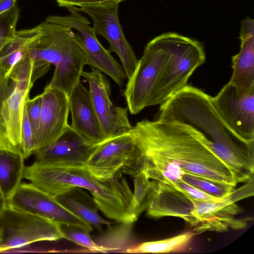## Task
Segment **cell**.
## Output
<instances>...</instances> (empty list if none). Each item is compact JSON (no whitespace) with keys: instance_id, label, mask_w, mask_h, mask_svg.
<instances>
[{"instance_id":"obj_8","label":"cell","mask_w":254,"mask_h":254,"mask_svg":"<svg viewBox=\"0 0 254 254\" xmlns=\"http://www.w3.org/2000/svg\"><path fill=\"white\" fill-rule=\"evenodd\" d=\"M0 253L35 242L64 239L61 224L8 205L0 215Z\"/></svg>"},{"instance_id":"obj_29","label":"cell","mask_w":254,"mask_h":254,"mask_svg":"<svg viewBox=\"0 0 254 254\" xmlns=\"http://www.w3.org/2000/svg\"><path fill=\"white\" fill-rule=\"evenodd\" d=\"M26 102V100L24 106L21 127L22 153L25 159L34 154V134L28 117Z\"/></svg>"},{"instance_id":"obj_1","label":"cell","mask_w":254,"mask_h":254,"mask_svg":"<svg viewBox=\"0 0 254 254\" xmlns=\"http://www.w3.org/2000/svg\"><path fill=\"white\" fill-rule=\"evenodd\" d=\"M130 133L138 149L140 170L149 179L172 186L189 174L237 184L227 166L187 125L144 119Z\"/></svg>"},{"instance_id":"obj_4","label":"cell","mask_w":254,"mask_h":254,"mask_svg":"<svg viewBox=\"0 0 254 254\" xmlns=\"http://www.w3.org/2000/svg\"><path fill=\"white\" fill-rule=\"evenodd\" d=\"M28 47V56L55 66L47 86L69 94L80 80L87 56L76 32L65 25L45 20Z\"/></svg>"},{"instance_id":"obj_16","label":"cell","mask_w":254,"mask_h":254,"mask_svg":"<svg viewBox=\"0 0 254 254\" xmlns=\"http://www.w3.org/2000/svg\"><path fill=\"white\" fill-rule=\"evenodd\" d=\"M97 144L69 125L58 139L34 154L35 161L62 166H85Z\"/></svg>"},{"instance_id":"obj_34","label":"cell","mask_w":254,"mask_h":254,"mask_svg":"<svg viewBox=\"0 0 254 254\" xmlns=\"http://www.w3.org/2000/svg\"><path fill=\"white\" fill-rule=\"evenodd\" d=\"M7 206V201L3 197L0 189V215Z\"/></svg>"},{"instance_id":"obj_30","label":"cell","mask_w":254,"mask_h":254,"mask_svg":"<svg viewBox=\"0 0 254 254\" xmlns=\"http://www.w3.org/2000/svg\"><path fill=\"white\" fill-rule=\"evenodd\" d=\"M42 106L41 95L39 94L30 99L28 96L26 102L28 117L33 131L34 136L36 133L40 122Z\"/></svg>"},{"instance_id":"obj_23","label":"cell","mask_w":254,"mask_h":254,"mask_svg":"<svg viewBox=\"0 0 254 254\" xmlns=\"http://www.w3.org/2000/svg\"><path fill=\"white\" fill-rule=\"evenodd\" d=\"M193 234L186 232L165 240L142 243L136 246L128 248L129 253H168L175 251L185 246L190 240Z\"/></svg>"},{"instance_id":"obj_3","label":"cell","mask_w":254,"mask_h":254,"mask_svg":"<svg viewBox=\"0 0 254 254\" xmlns=\"http://www.w3.org/2000/svg\"><path fill=\"white\" fill-rule=\"evenodd\" d=\"M211 97L200 89L187 85L160 104L156 120L190 127L217 157L240 153L254 144L231 129L215 109Z\"/></svg>"},{"instance_id":"obj_26","label":"cell","mask_w":254,"mask_h":254,"mask_svg":"<svg viewBox=\"0 0 254 254\" xmlns=\"http://www.w3.org/2000/svg\"><path fill=\"white\" fill-rule=\"evenodd\" d=\"M64 239L84 248L92 252L106 253L108 249L95 242L89 235L90 232L82 228L71 225H62Z\"/></svg>"},{"instance_id":"obj_11","label":"cell","mask_w":254,"mask_h":254,"mask_svg":"<svg viewBox=\"0 0 254 254\" xmlns=\"http://www.w3.org/2000/svg\"><path fill=\"white\" fill-rule=\"evenodd\" d=\"M81 76L88 84L94 110L107 139L130 132L133 127L128 118V109L114 105L105 76L94 68L90 71H83Z\"/></svg>"},{"instance_id":"obj_19","label":"cell","mask_w":254,"mask_h":254,"mask_svg":"<svg viewBox=\"0 0 254 254\" xmlns=\"http://www.w3.org/2000/svg\"><path fill=\"white\" fill-rule=\"evenodd\" d=\"M240 50L232 57L233 74L229 82L241 94L254 90V20L249 17L241 24Z\"/></svg>"},{"instance_id":"obj_12","label":"cell","mask_w":254,"mask_h":254,"mask_svg":"<svg viewBox=\"0 0 254 254\" xmlns=\"http://www.w3.org/2000/svg\"><path fill=\"white\" fill-rule=\"evenodd\" d=\"M119 5V3H112L83 6L79 9L92 19L96 35L103 36L108 41L110 45L109 51L118 55L128 79L133 73L138 60L123 33L118 16Z\"/></svg>"},{"instance_id":"obj_7","label":"cell","mask_w":254,"mask_h":254,"mask_svg":"<svg viewBox=\"0 0 254 254\" xmlns=\"http://www.w3.org/2000/svg\"><path fill=\"white\" fill-rule=\"evenodd\" d=\"M205 61L199 41L170 32V55L155 87L150 106L161 104L187 85L195 70Z\"/></svg>"},{"instance_id":"obj_32","label":"cell","mask_w":254,"mask_h":254,"mask_svg":"<svg viewBox=\"0 0 254 254\" xmlns=\"http://www.w3.org/2000/svg\"><path fill=\"white\" fill-rule=\"evenodd\" d=\"M59 6L67 7L69 6L101 5L112 3H118L126 0H56Z\"/></svg>"},{"instance_id":"obj_15","label":"cell","mask_w":254,"mask_h":254,"mask_svg":"<svg viewBox=\"0 0 254 254\" xmlns=\"http://www.w3.org/2000/svg\"><path fill=\"white\" fill-rule=\"evenodd\" d=\"M41 95L40 119L34 136V154L58 139L69 126L68 94L46 86Z\"/></svg>"},{"instance_id":"obj_14","label":"cell","mask_w":254,"mask_h":254,"mask_svg":"<svg viewBox=\"0 0 254 254\" xmlns=\"http://www.w3.org/2000/svg\"><path fill=\"white\" fill-rule=\"evenodd\" d=\"M137 151L130 132L108 138L97 145L85 166L94 176L109 180L133 162Z\"/></svg>"},{"instance_id":"obj_21","label":"cell","mask_w":254,"mask_h":254,"mask_svg":"<svg viewBox=\"0 0 254 254\" xmlns=\"http://www.w3.org/2000/svg\"><path fill=\"white\" fill-rule=\"evenodd\" d=\"M25 159L20 153L0 149V189L7 201L21 184Z\"/></svg>"},{"instance_id":"obj_20","label":"cell","mask_w":254,"mask_h":254,"mask_svg":"<svg viewBox=\"0 0 254 254\" xmlns=\"http://www.w3.org/2000/svg\"><path fill=\"white\" fill-rule=\"evenodd\" d=\"M254 193L253 180L221 198L207 200L190 198L193 205L192 215L197 219L198 224L215 217L233 216L240 211L236 202L253 196Z\"/></svg>"},{"instance_id":"obj_9","label":"cell","mask_w":254,"mask_h":254,"mask_svg":"<svg viewBox=\"0 0 254 254\" xmlns=\"http://www.w3.org/2000/svg\"><path fill=\"white\" fill-rule=\"evenodd\" d=\"M69 14L66 16L51 15L46 20L65 25L74 29L78 40L87 56V64L109 76L117 84L122 86L127 78L122 65L115 59L109 50L98 41L94 29L88 19L83 16L79 8L66 7Z\"/></svg>"},{"instance_id":"obj_24","label":"cell","mask_w":254,"mask_h":254,"mask_svg":"<svg viewBox=\"0 0 254 254\" xmlns=\"http://www.w3.org/2000/svg\"><path fill=\"white\" fill-rule=\"evenodd\" d=\"M65 207L91 226L101 230L102 225L111 223L100 216L92 207L69 196L68 193L56 197Z\"/></svg>"},{"instance_id":"obj_22","label":"cell","mask_w":254,"mask_h":254,"mask_svg":"<svg viewBox=\"0 0 254 254\" xmlns=\"http://www.w3.org/2000/svg\"><path fill=\"white\" fill-rule=\"evenodd\" d=\"M38 33V27L16 31L14 38L0 50V68L8 71L15 64L28 56V47Z\"/></svg>"},{"instance_id":"obj_17","label":"cell","mask_w":254,"mask_h":254,"mask_svg":"<svg viewBox=\"0 0 254 254\" xmlns=\"http://www.w3.org/2000/svg\"><path fill=\"white\" fill-rule=\"evenodd\" d=\"M146 210L150 217L176 216L194 227L198 224L192 215L193 205L191 199L174 187L156 180L151 181Z\"/></svg>"},{"instance_id":"obj_31","label":"cell","mask_w":254,"mask_h":254,"mask_svg":"<svg viewBox=\"0 0 254 254\" xmlns=\"http://www.w3.org/2000/svg\"><path fill=\"white\" fill-rule=\"evenodd\" d=\"M172 186L180 191L189 198L197 200H207L216 198L184 182L182 180L174 183Z\"/></svg>"},{"instance_id":"obj_35","label":"cell","mask_w":254,"mask_h":254,"mask_svg":"<svg viewBox=\"0 0 254 254\" xmlns=\"http://www.w3.org/2000/svg\"><path fill=\"white\" fill-rule=\"evenodd\" d=\"M0 240H1V237H0Z\"/></svg>"},{"instance_id":"obj_10","label":"cell","mask_w":254,"mask_h":254,"mask_svg":"<svg viewBox=\"0 0 254 254\" xmlns=\"http://www.w3.org/2000/svg\"><path fill=\"white\" fill-rule=\"evenodd\" d=\"M7 205L61 225L78 226L89 232L92 230V226L67 209L55 196L31 183H21L7 200Z\"/></svg>"},{"instance_id":"obj_33","label":"cell","mask_w":254,"mask_h":254,"mask_svg":"<svg viewBox=\"0 0 254 254\" xmlns=\"http://www.w3.org/2000/svg\"><path fill=\"white\" fill-rule=\"evenodd\" d=\"M16 0H0V14L10 9L15 5Z\"/></svg>"},{"instance_id":"obj_25","label":"cell","mask_w":254,"mask_h":254,"mask_svg":"<svg viewBox=\"0 0 254 254\" xmlns=\"http://www.w3.org/2000/svg\"><path fill=\"white\" fill-rule=\"evenodd\" d=\"M181 180L216 198H222L235 190V186L229 184L192 175L184 174Z\"/></svg>"},{"instance_id":"obj_13","label":"cell","mask_w":254,"mask_h":254,"mask_svg":"<svg viewBox=\"0 0 254 254\" xmlns=\"http://www.w3.org/2000/svg\"><path fill=\"white\" fill-rule=\"evenodd\" d=\"M211 99L231 129L245 141L254 143V90L241 94L228 82Z\"/></svg>"},{"instance_id":"obj_2","label":"cell","mask_w":254,"mask_h":254,"mask_svg":"<svg viewBox=\"0 0 254 254\" xmlns=\"http://www.w3.org/2000/svg\"><path fill=\"white\" fill-rule=\"evenodd\" d=\"M24 178L55 197L66 194L76 188L87 190L97 207L107 217L122 223H132L139 215L133 193L120 172L110 179L103 180L92 175L85 166H62L34 161L25 166Z\"/></svg>"},{"instance_id":"obj_28","label":"cell","mask_w":254,"mask_h":254,"mask_svg":"<svg viewBox=\"0 0 254 254\" xmlns=\"http://www.w3.org/2000/svg\"><path fill=\"white\" fill-rule=\"evenodd\" d=\"M246 224L245 222L234 219L233 216L215 217L201 222L195 227L194 230L197 232L223 231L229 228L242 229L245 227Z\"/></svg>"},{"instance_id":"obj_6","label":"cell","mask_w":254,"mask_h":254,"mask_svg":"<svg viewBox=\"0 0 254 254\" xmlns=\"http://www.w3.org/2000/svg\"><path fill=\"white\" fill-rule=\"evenodd\" d=\"M170 55V32L156 36L144 48L123 92L130 114L150 106L157 83Z\"/></svg>"},{"instance_id":"obj_5","label":"cell","mask_w":254,"mask_h":254,"mask_svg":"<svg viewBox=\"0 0 254 254\" xmlns=\"http://www.w3.org/2000/svg\"><path fill=\"white\" fill-rule=\"evenodd\" d=\"M51 65L28 56L8 71L0 68V149L22 154L24 104L34 82L50 69Z\"/></svg>"},{"instance_id":"obj_18","label":"cell","mask_w":254,"mask_h":254,"mask_svg":"<svg viewBox=\"0 0 254 254\" xmlns=\"http://www.w3.org/2000/svg\"><path fill=\"white\" fill-rule=\"evenodd\" d=\"M71 127L93 142L107 139L96 114L89 90L80 80L68 94Z\"/></svg>"},{"instance_id":"obj_27","label":"cell","mask_w":254,"mask_h":254,"mask_svg":"<svg viewBox=\"0 0 254 254\" xmlns=\"http://www.w3.org/2000/svg\"><path fill=\"white\" fill-rule=\"evenodd\" d=\"M19 17V10L16 4L0 14V50L15 36Z\"/></svg>"}]
</instances>
